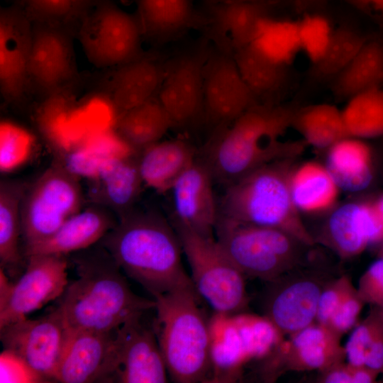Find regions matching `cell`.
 Here are the masks:
<instances>
[{
    "label": "cell",
    "instance_id": "1",
    "mask_svg": "<svg viewBox=\"0 0 383 383\" xmlns=\"http://www.w3.org/2000/svg\"><path fill=\"white\" fill-rule=\"evenodd\" d=\"M71 255L77 278L68 282L56 306L67 328L110 333L155 309V299L131 290L119 265L99 243Z\"/></svg>",
    "mask_w": 383,
    "mask_h": 383
},
{
    "label": "cell",
    "instance_id": "2",
    "mask_svg": "<svg viewBox=\"0 0 383 383\" xmlns=\"http://www.w3.org/2000/svg\"><path fill=\"white\" fill-rule=\"evenodd\" d=\"M98 243L153 297L194 287L184 269L174 228L155 212L131 211Z\"/></svg>",
    "mask_w": 383,
    "mask_h": 383
},
{
    "label": "cell",
    "instance_id": "3",
    "mask_svg": "<svg viewBox=\"0 0 383 383\" xmlns=\"http://www.w3.org/2000/svg\"><path fill=\"white\" fill-rule=\"evenodd\" d=\"M289 108L257 104L219 132L204 162L213 177L228 184L267 164L292 158L299 143L279 137L292 126Z\"/></svg>",
    "mask_w": 383,
    "mask_h": 383
},
{
    "label": "cell",
    "instance_id": "4",
    "mask_svg": "<svg viewBox=\"0 0 383 383\" xmlns=\"http://www.w3.org/2000/svg\"><path fill=\"white\" fill-rule=\"evenodd\" d=\"M194 287L154 297L157 315L152 323L168 375L179 383L211 379L209 320L202 311Z\"/></svg>",
    "mask_w": 383,
    "mask_h": 383
},
{
    "label": "cell",
    "instance_id": "5",
    "mask_svg": "<svg viewBox=\"0 0 383 383\" xmlns=\"http://www.w3.org/2000/svg\"><path fill=\"white\" fill-rule=\"evenodd\" d=\"M291 158L267 164L228 184L218 215L245 223L284 231L312 246L291 194Z\"/></svg>",
    "mask_w": 383,
    "mask_h": 383
},
{
    "label": "cell",
    "instance_id": "6",
    "mask_svg": "<svg viewBox=\"0 0 383 383\" xmlns=\"http://www.w3.org/2000/svg\"><path fill=\"white\" fill-rule=\"evenodd\" d=\"M216 239L245 277L272 282L306 265L309 246L280 229L238 222L218 215Z\"/></svg>",
    "mask_w": 383,
    "mask_h": 383
},
{
    "label": "cell",
    "instance_id": "7",
    "mask_svg": "<svg viewBox=\"0 0 383 383\" xmlns=\"http://www.w3.org/2000/svg\"><path fill=\"white\" fill-rule=\"evenodd\" d=\"M171 223L187 258L198 294L215 313L243 312L249 301L245 277L216 238L199 235L174 219Z\"/></svg>",
    "mask_w": 383,
    "mask_h": 383
},
{
    "label": "cell",
    "instance_id": "8",
    "mask_svg": "<svg viewBox=\"0 0 383 383\" xmlns=\"http://www.w3.org/2000/svg\"><path fill=\"white\" fill-rule=\"evenodd\" d=\"M78 178L56 163L27 186L21 207L23 250L50 237L81 211L83 196Z\"/></svg>",
    "mask_w": 383,
    "mask_h": 383
},
{
    "label": "cell",
    "instance_id": "9",
    "mask_svg": "<svg viewBox=\"0 0 383 383\" xmlns=\"http://www.w3.org/2000/svg\"><path fill=\"white\" fill-rule=\"evenodd\" d=\"M143 38L136 16L111 1L94 6L79 31L87 60L97 67H118L138 58Z\"/></svg>",
    "mask_w": 383,
    "mask_h": 383
},
{
    "label": "cell",
    "instance_id": "10",
    "mask_svg": "<svg viewBox=\"0 0 383 383\" xmlns=\"http://www.w3.org/2000/svg\"><path fill=\"white\" fill-rule=\"evenodd\" d=\"M297 267L272 284L265 301V316L284 335L316 322L318 304L326 286L335 277L332 271L320 267Z\"/></svg>",
    "mask_w": 383,
    "mask_h": 383
},
{
    "label": "cell",
    "instance_id": "11",
    "mask_svg": "<svg viewBox=\"0 0 383 383\" xmlns=\"http://www.w3.org/2000/svg\"><path fill=\"white\" fill-rule=\"evenodd\" d=\"M135 316L116 331L107 382L165 383L167 369L153 327Z\"/></svg>",
    "mask_w": 383,
    "mask_h": 383
},
{
    "label": "cell",
    "instance_id": "12",
    "mask_svg": "<svg viewBox=\"0 0 383 383\" xmlns=\"http://www.w3.org/2000/svg\"><path fill=\"white\" fill-rule=\"evenodd\" d=\"M67 327L55 308L35 319L25 318L0 328L4 350L22 359L43 380H54Z\"/></svg>",
    "mask_w": 383,
    "mask_h": 383
},
{
    "label": "cell",
    "instance_id": "13",
    "mask_svg": "<svg viewBox=\"0 0 383 383\" xmlns=\"http://www.w3.org/2000/svg\"><path fill=\"white\" fill-rule=\"evenodd\" d=\"M26 260L24 272L14 281L7 301L0 306V328L57 300L69 282L67 256L31 255Z\"/></svg>",
    "mask_w": 383,
    "mask_h": 383
},
{
    "label": "cell",
    "instance_id": "14",
    "mask_svg": "<svg viewBox=\"0 0 383 383\" xmlns=\"http://www.w3.org/2000/svg\"><path fill=\"white\" fill-rule=\"evenodd\" d=\"M341 335L328 326L314 322L283 340L263 360L267 380L287 371H324L346 359Z\"/></svg>",
    "mask_w": 383,
    "mask_h": 383
},
{
    "label": "cell",
    "instance_id": "15",
    "mask_svg": "<svg viewBox=\"0 0 383 383\" xmlns=\"http://www.w3.org/2000/svg\"><path fill=\"white\" fill-rule=\"evenodd\" d=\"M204 98V119L219 128L260 104L243 79L233 55L224 46L208 52Z\"/></svg>",
    "mask_w": 383,
    "mask_h": 383
},
{
    "label": "cell",
    "instance_id": "16",
    "mask_svg": "<svg viewBox=\"0 0 383 383\" xmlns=\"http://www.w3.org/2000/svg\"><path fill=\"white\" fill-rule=\"evenodd\" d=\"M208 52H185L167 65L158 99L173 127L187 128L204 119V79Z\"/></svg>",
    "mask_w": 383,
    "mask_h": 383
},
{
    "label": "cell",
    "instance_id": "17",
    "mask_svg": "<svg viewBox=\"0 0 383 383\" xmlns=\"http://www.w3.org/2000/svg\"><path fill=\"white\" fill-rule=\"evenodd\" d=\"M71 36L67 27L35 23L29 65L30 84L47 95L60 92L75 75Z\"/></svg>",
    "mask_w": 383,
    "mask_h": 383
},
{
    "label": "cell",
    "instance_id": "18",
    "mask_svg": "<svg viewBox=\"0 0 383 383\" xmlns=\"http://www.w3.org/2000/svg\"><path fill=\"white\" fill-rule=\"evenodd\" d=\"M32 21L18 6L0 13V90L9 101L21 99L30 86Z\"/></svg>",
    "mask_w": 383,
    "mask_h": 383
},
{
    "label": "cell",
    "instance_id": "19",
    "mask_svg": "<svg viewBox=\"0 0 383 383\" xmlns=\"http://www.w3.org/2000/svg\"><path fill=\"white\" fill-rule=\"evenodd\" d=\"M116 331L103 333L67 328L54 381L107 382Z\"/></svg>",
    "mask_w": 383,
    "mask_h": 383
},
{
    "label": "cell",
    "instance_id": "20",
    "mask_svg": "<svg viewBox=\"0 0 383 383\" xmlns=\"http://www.w3.org/2000/svg\"><path fill=\"white\" fill-rule=\"evenodd\" d=\"M213 179L206 164L195 160L169 191L172 194L174 209L172 219L206 237H214L218 217Z\"/></svg>",
    "mask_w": 383,
    "mask_h": 383
},
{
    "label": "cell",
    "instance_id": "21",
    "mask_svg": "<svg viewBox=\"0 0 383 383\" xmlns=\"http://www.w3.org/2000/svg\"><path fill=\"white\" fill-rule=\"evenodd\" d=\"M326 241L343 259L383 241V223L373 204L350 202L335 209L326 226Z\"/></svg>",
    "mask_w": 383,
    "mask_h": 383
},
{
    "label": "cell",
    "instance_id": "22",
    "mask_svg": "<svg viewBox=\"0 0 383 383\" xmlns=\"http://www.w3.org/2000/svg\"><path fill=\"white\" fill-rule=\"evenodd\" d=\"M118 222L109 209L101 206L80 211L67 219L48 238L23 250L31 255L67 256L97 244Z\"/></svg>",
    "mask_w": 383,
    "mask_h": 383
},
{
    "label": "cell",
    "instance_id": "23",
    "mask_svg": "<svg viewBox=\"0 0 383 383\" xmlns=\"http://www.w3.org/2000/svg\"><path fill=\"white\" fill-rule=\"evenodd\" d=\"M134 153L105 162L91 182L89 195L118 218L133 210L143 184Z\"/></svg>",
    "mask_w": 383,
    "mask_h": 383
},
{
    "label": "cell",
    "instance_id": "24",
    "mask_svg": "<svg viewBox=\"0 0 383 383\" xmlns=\"http://www.w3.org/2000/svg\"><path fill=\"white\" fill-rule=\"evenodd\" d=\"M166 70L160 61L143 55L117 67L109 89L111 103L119 115L157 97Z\"/></svg>",
    "mask_w": 383,
    "mask_h": 383
},
{
    "label": "cell",
    "instance_id": "25",
    "mask_svg": "<svg viewBox=\"0 0 383 383\" xmlns=\"http://www.w3.org/2000/svg\"><path fill=\"white\" fill-rule=\"evenodd\" d=\"M211 382L236 380L244 365L253 360L233 314L214 313L209 319Z\"/></svg>",
    "mask_w": 383,
    "mask_h": 383
},
{
    "label": "cell",
    "instance_id": "26",
    "mask_svg": "<svg viewBox=\"0 0 383 383\" xmlns=\"http://www.w3.org/2000/svg\"><path fill=\"white\" fill-rule=\"evenodd\" d=\"M27 185L18 180L0 183V268L13 281L24 272L26 260L20 250L21 207Z\"/></svg>",
    "mask_w": 383,
    "mask_h": 383
},
{
    "label": "cell",
    "instance_id": "27",
    "mask_svg": "<svg viewBox=\"0 0 383 383\" xmlns=\"http://www.w3.org/2000/svg\"><path fill=\"white\" fill-rule=\"evenodd\" d=\"M141 152L138 165L143 184L162 193L196 160L193 148L182 140L158 141Z\"/></svg>",
    "mask_w": 383,
    "mask_h": 383
},
{
    "label": "cell",
    "instance_id": "28",
    "mask_svg": "<svg viewBox=\"0 0 383 383\" xmlns=\"http://www.w3.org/2000/svg\"><path fill=\"white\" fill-rule=\"evenodd\" d=\"M339 189L357 192L373 179L372 152L361 139L348 136L328 148L325 165Z\"/></svg>",
    "mask_w": 383,
    "mask_h": 383
},
{
    "label": "cell",
    "instance_id": "29",
    "mask_svg": "<svg viewBox=\"0 0 383 383\" xmlns=\"http://www.w3.org/2000/svg\"><path fill=\"white\" fill-rule=\"evenodd\" d=\"M135 152L118 133L107 128L94 133L60 156L58 163L78 177L90 179L105 162Z\"/></svg>",
    "mask_w": 383,
    "mask_h": 383
},
{
    "label": "cell",
    "instance_id": "30",
    "mask_svg": "<svg viewBox=\"0 0 383 383\" xmlns=\"http://www.w3.org/2000/svg\"><path fill=\"white\" fill-rule=\"evenodd\" d=\"M143 37L162 42L176 37L192 23V0H138L135 15Z\"/></svg>",
    "mask_w": 383,
    "mask_h": 383
},
{
    "label": "cell",
    "instance_id": "31",
    "mask_svg": "<svg viewBox=\"0 0 383 383\" xmlns=\"http://www.w3.org/2000/svg\"><path fill=\"white\" fill-rule=\"evenodd\" d=\"M338 97H350L383 86V40L367 39L350 64L333 79Z\"/></svg>",
    "mask_w": 383,
    "mask_h": 383
},
{
    "label": "cell",
    "instance_id": "32",
    "mask_svg": "<svg viewBox=\"0 0 383 383\" xmlns=\"http://www.w3.org/2000/svg\"><path fill=\"white\" fill-rule=\"evenodd\" d=\"M289 184L293 201L299 212L326 211L333 206L339 191L326 167L314 162L292 169Z\"/></svg>",
    "mask_w": 383,
    "mask_h": 383
},
{
    "label": "cell",
    "instance_id": "33",
    "mask_svg": "<svg viewBox=\"0 0 383 383\" xmlns=\"http://www.w3.org/2000/svg\"><path fill=\"white\" fill-rule=\"evenodd\" d=\"M117 127L122 139L138 152L160 141L172 124L157 96L119 115Z\"/></svg>",
    "mask_w": 383,
    "mask_h": 383
},
{
    "label": "cell",
    "instance_id": "34",
    "mask_svg": "<svg viewBox=\"0 0 383 383\" xmlns=\"http://www.w3.org/2000/svg\"><path fill=\"white\" fill-rule=\"evenodd\" d=\"M267 6L255 0H229L218 6L213 22L218 33L226 35L233 50L252 44Z\"/></svg>",
    "mask_w": 383,
    "mask_h": 383
},
{
    "label": "cell",
    "instance_id": "35",
    "mask_svg": "<svg viewBox=\"0 0 383 383\" xmlns=\"http://www.w3.org/2000/svg\"><path fill=\"white\" fill-rule=\"evenodd\" d=\"M233 55L243 79L257 100L277 93L284 85L285 65L270 59L252 44L234 50Z\"/></svg>",
    "mask_w": 383,
    "mask_h": 383
},
{
    "label": "cell",
    "instance_id": "36",
    "mask_svg": "<svg viewBox=\"0 0 383 383\" xmlns=\"http://www.w3.org/2000/svg\"><path fill=\"white\" fill-rule=\"evenodd\" d=\"M292 126L306 143L317 148H329L348 136L342 111L328 104L309 106L295 112Z\"/></svg>",
    "mask_w": 383,
    "mask_h": 383
},
{
    "label": "cell",
    "instance_id": "37",
    "mask_svg": "<svg viewBox=\"0 0 383 383\" xmlns=\"http://www.w3.org/2000/svg\"><path fill=\"white\" fill-rule=\"evenodd\" d=\"M348 99L342 111L348 136L360 139L382 136V88L366 90Z\"/></svg>",
    "mask_w": 383,
    "mask_h": 383
},
{
    "label": "cell",
    "instance_id": "38",
    "mask_svg": "<svg viewBox=\"0 0 383 383\" xmlns=\"http://www.w3.org/2000/svg\"><path fill=\"white\" fill-rule=\"evenodd\" d=\"M367 39L348 26L335 30L324 55L313 64V75L317 79H333L353 60Z\"/></svg>",
    "mask_w": 383,
    "mask_h": 383
},
{
    "label": "cell",
    "instance_id": "39",
    "mask_svg": "<svg viewBox=\"0 0 383 383\" xmlns=\"http://www.w3.org/2000/svg\"><path fill=\"white\" fill-rule=\"evenodd\" d=\"M97 0H18L32 23L67 27L82 21Z\"/></svg>",
    "mask_w": 383,
    "mask_h": 383
},
{
    "label": "cell",
    "instance_id": "40",
    "mask_svg": "<svg viewBox=\"0 0 383 383\" xmlns=\"http://www.w3.org/2000/svg\"><path fill=\"white\" fill-rule=\"evenodd\" d=\"M252 44L270 59L285 65L300 50L298 23L272 22L266 18Z\"/></svg>",
    "mask_w": 383,
    "mask_h": 383
},
{
    "label": "cell",
    "instance_id": "41",
    "mask_svg": "<svg viewBox=\"0 0 383 383\" xmlns=\"http://www.w3.org/2000/svg\"><path fill=\"white\" fill-rule=\"evenodd\" d=\"M35 144L33 135L23 127L10 122L0 124V171L13 172L30 157Z\"/></svg>",
    "mask_w": 383,
    "mask_h": 383
},
{
    "label": "cell",
    "instance_id": "42",
    "mask_svg": "<svg viewBox=\"0 0 383 383\" xmlns=\"http://www.w3.org/2000/svg\"><path fill=\"white\" fill-rule=\"evenodd\" d=\"M372 306L369 315L357 324L344 346L346 359L351 365H365V356L369 346L383 331L382 309Z\"/></svg>",
    "mask_w": 383,
    "mask_h": 383
},
{
    "label": "cell",
    "instance_id": "43",
    "mask_svg": "<svg viewBox=\"0 0 383 383\" xmlns=\"http://www.w3.org/2000/svg\"><path fill=\"white\" fill-rule=\"evenodd\" d=\"M298 30L300 49L315 64L324 55L334 30L324 18L310 16L298 23Z\"/></svg>",
    "mask_w": 383,
    "mask_h": 383
},
{
    "label": "cell",
    "instance_id": "44",
    "mask_svg": "<svg viewBox=\"0 0 383 383\" xmlns=\"http://www.w3.org/2000/svg\"><path fill=\"white\" fill-rule=\"evenodd\" d=\"M353 287L354 285L347 274H340L332 279L321 294L316 322L326 326L335 310Z\"/></svg>",
    "mask_w": 383,
    "mask_h": 383
},
{
    "label": "cell",
    "instance_id": "45",
    "mask_svg": "<svg viewBox=\"0 0 383 383\" xmlns=\"http://www.w3.org/2000/svg\"><path fill=\"white\" fill-rule=\"evenodd\" d=\"M365 303L355 287L347 294L326 325L341 336L355 328Z\"/></svg>",
    "mask_w": 383,
    "mask_h": 383
},
{
    "label": "cell",
    "instance_id": "46",
    "mask_svg": "<svg viewBox=\"0 0 383 383\" xmlns=\"http://www.w3.org/2000/svg\"><path fill=\"white\" fill-rule=\"evenodd\" d=\"M357 292L365 304L383 309V258L374 262L359 279Z\"/></svg>",
    "mask_w": 383,
    "mask_h": 383
},
{
    "label": "cell",
    "instance_id": "47",
    "mask_svg": "<svg viewBox=\"0 0 383 383\" xmlns=\"http://www.w3.org/2000/svg\"><path fill=\"white\" fill-rule=\"evenodd\" d=\"M1 382H44L22 359L4 350L0 356Z\"/></svg>",
    "mask_w": 383,
    "mask_h": 383
},
{
    "label": "cell",
    "instance_id": "48",
    "mask_svg": "<svg viewBox=\"0 0 383 383\" xmlns=\"http://www.w3.org/2000/svg\"><path fill=\"white\" fill-rule=\"evenodd\" d=\"M318 382L353 383V365L345 361L320 372Z\"/></svg>",
    "mask_w": 383,
    "mask_h": 383
},
{
    "label": "cell",
    "instance_id": "49",
    "mask_svg": "<svg viewBox=\"0 0 383 383\" xmlns=\"http://www.w3.org/2000/svg\"><path fill=\"white\" fill-rule=\"evenodd\" d=\"M365 365L383 374V331L369 346L365 356Z\"/></svg>",
    "mask_w": 383,
    "mask_h": 383
},
{
    "label": "cell",
    "instance_id": "50",
    "mask_svg": "<svg viewBox=\"0 0 383 383\" xmlns=\"http://www.w3.org/2000/svg\"><path fill=\"white\" fill-rule=\"evenodd\" d=\"M351 4L362 9L383 13V0H346Z\"/></svg>",
    "mask_w": 383,
    "mask_h": 383
},
{
    "label": "cell",
    "instance_id": "51",
    "mask_svg": "<svg viewBox=\"0 0 383 383\" xmlns=\"http://www.w3.org/2000/svg\"><path fill=\"white\" fill-rule=\"evenodd\" d=\"M373 204L383 223V196H380Z\"/></svg>",
    "mask_w": 383,
    "mask_h": 383
},
{
    "label": "cell",
    "instance_id": "52",
    "mask_svg": "<svg viewBox=\"0 0 383 383\" xmlns=\"http://www.w3.org/2000/svg\"><path fill=\"white\" fill-rule=\"evenodd\" d=\"M379 257H382L383 258V246L379 252Z\"/></svg>",
    "mask_w": 383,
    "mask_h": 383
},
{
    "label": "cell",
    "instance_id": "53",
    "mask_svg": "<svg viewBox=\"0 0 383 383\" xmlns=\"http://www.w3.org/2000/svg\"><path fill=\"white\" fill-rule=\"evenodd\" d=\"M300 2H310V1H312L313 0H297Z\"/></svg>",
    "mask_w": 383,
    "mask_h": 383
},
{
    "label": "cell",
    "instance_id": "54",
    "mask_svg": "<svg viewBox=\"0 0 383 383\" xmlns=\"http://www.w3.org/2000/svg\"><path fill=\"white\" fill-rule=\"evenodd\" d=\"M379 308H380V307H379ZM381 309H382V311H383V309H382V308H381Z\"/></svg>",
    "mask_w": 383,
    "mask_h": 383
}]
</instances>
